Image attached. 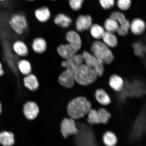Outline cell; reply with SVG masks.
Instances as JSON below:
<instances>
[{"label": "cell", "mask_w": 146, "mask_h": 146, "mask_svg": "<svg viewBox=\"0 0 146 146\" xmlns=\"http://www.w3.org/2000/svg\"><path fill=\"white\" fill-rule=\"evenodd\" d=\"M83 63L82 54L78 53L68 59L64 60L61 65L63 68L74 74L76 69Z\"/></svg>", "instance_id": "cell-7"}, {"label": "cell", "mask_w": 146, "mask_h": 146, "mask_svg": "<svg viewBox=\"0 0 146 146\" xmlns=\"http://www.w3.org/2000/svg\"><path fill=\"white\" fill-rule=\"evenodd\" d=\"M110 17L115 20L119 25L117 32L119 35L121 36L127 35L130 30V23L126 18L125 15L121 12L115 11L111 14Z\"/></svg>", "instance_id": "cell-6"}, {"label": "cell", "mask_w": 146, "mask_h": 146, "mask_svg": "<svg viewBox=\"0 0 146 146\" xmlns=\"http://www.w3.org/2000/svg\"><path fill=\"white\" fill-rule=\"evenodd\" d=\"M18 69L22 74L27 76L31 74L32 71V67L30 62L25 59H21L17 62Z\"/></svg>", "instance_id": "cell-23"}, {"label": "cell", "mask_w": 146, "mask_h": 146, "mask_svg": "<svg viewBox=\"0 0 146 146\" xmlns=\"http://www.w3.org/2000/svg\"><path fill=\"white\" fill-rule=\"evenodd\" d=\"M91 52L103 64H110L114 59V56L109 47L100 41H95L91 47Z\"/></svg>", "instance_id": "cell-2"}, {"label": "cell", "mask_w": 146, "mask_h": 146, "mask_svg": "<svg viewBox=\"0 0 146 146\" xmlns=\"http://www.w3.org/2000/svg\"><path fill=\"white\" fill-rule=\"evenodd\" d=\"M54 23L57 26L62 28L67 29L70 27L72 22V18L64 13L58 14L54 17Z\"/></svg>", "instance_id": "cell-18"}, {"label": "cell", "mask_w": 146, "mask_h": 146, "mask_svg": "<svg viewBox=\"0 0 146 146\" xmlns=\"http://www.w3.org/2000/svg\"><path fill=\"white\" fill-rule=\"evenodd\" d=\"M84 0H69V3L71 9L75 11H78L82 8Z\"/></svg>", "instance_id": "cell-30"}, {"label": "cell", "mask_w": 146, "mask_h": 146, "mask_svg": "<svg viewBox=\"0 0 146 146\" xmlns=\"http://www.w3.org/2000/svg\"><path fill=\"white\" fill-rule=\"evenodd\" d=\"M95 95L96 100L102 105H108L111 103V99L108 94L103 89H98Z\"/></svg>", "instance_id": "cell-21"}, {"label": "cell", "mask_w": 146, "mask_h": 146, "mask_svg": "<svg viewBox=\"0 0 146 146\" xmlns=\"http://www.w3.org/2000/svg\"><path fill=\"white\" fill-rule=\"evenodd\" d=\"M102 39L103 42L109 47L115 48L117 46V38L113 33L106 31Z\"/></svg>", "instance_id": "cell-20"}, {"label": "cell", "mask_w": 146, "mask_h": 146, "mask_svg": "<svg viewBox=\"0 0 146 146\" xmlns=\"http://www.w3.org/2000/svg\"></svg>", "instance_id": "cell-38"}, {"label": "cell", "mask_w": 146, "mask_h": 146, "mask_svg": "<svg viewBox=\"0 0 146 146\" xmlns=\"http://www.w3.org/2000/svg\"><path fill=\"white\" fill-rule=\"evenodd\" d=\"M92 105L84 97H78L69 102L67 107L69 116L73 119H79L86 115L91 110Z\"/></svg>", "instance_id": "cell-1"}, {"label": "cell", "mask_w": 146, "mask_h": 146, "mask_svg": "<svg viewBox=\"0 0 146 146\" xmlns=\"http://www.w3.org/2000/svg\"><path fill=\"white\" fill-rule=\"evenodd\" d=\"M98 77L96 73L84 63L76 69L74 74L75 81L83 86L94 83Z\"/></svg>", "instance_id": "cell-3"}, {"label": "cell", "mask_w": 146, "mask_h": 146, "mask_svg": "<svg viewBox=\"0 0 146 146\" xmlns=\"http://www.w3.org/2000/svg\"><path fill=\"white\" fill-rule=\"evenodd\" d=\"M8 22L12 30L19 35H22L24 33L28 27L26 17L21 14L13 15L9 19Z\"/></svg>", "instance_id": "cell-4"}, {"label": "cell", "mask_w": 146, "mask_h": 146, "mask_svg": "<svg viewBox=\"0 0 146 146\" xmlns=\"http://www.w3.org/2000/svg\"><path fill=\"white\" fill-rule=\"evenodd\" d=\"M104 25L106 31L114 34L117 32L119 28V25L117 22L111 17L106 20Z\"/></svg>", "instance_id": "cell-26"}, {"label": "cell", "mask_w": 146, "mask_h": 146, "mask_svg": "<svg viewBox=\"0 0 146 146\" xmlns=\"http://www.w3.org/2000/svg\"><path fill=\"white\" fill-rule=\"evenodd\" d=\"M51 1H56V0H51Z\"/></svg>", "instance_id": "cell-37"}, {"label": "cell", "mask_w": 146, "mask_h": 146, "mask_svg": "<svg viewBox=\"0 0 146 146\" xmlns=\"http://www.w3.org/2000/svg\"><path fill=\"white\" fill-rule=\"evenodd\" d=\"M100 123L106 124L111 117V114L106 110L102 108L98 111Z\"/></svg>", "instance_id": "cell-29"}, {"label": "cell", "mask_w": 146, "mask_h": 146, "mask_svg": "<svg viewBox=\"0 0 146 146\" xmlns=\"http://www.w3.org/2000/svg\"><path fill=\"white\" fill-rule=\"evenodd\" d=\"M39 111L38 106L34 102H27L24 106V113L27 119L29 120L36 118L39 114Z\"/></svg>", "instance_id": "cell-13"}, {"label": "cell", "mask_w": 146, "mask_h": 146, "mask_svg": "<svg viewBox=\"0 0 146 146\" xmlns=\"http://www.w3.org/2000/svg\"><path fill=\"white\" fill-rule=\"evenodd\" d=\"M79 50L70 44H62L58 46L56 52L59 56L64 60L68 59L78 53Z\"/></svg>", "instance_id": "cell-10"}, {"label": "cell", "mask_w": 146, "mask_h": 146, "mask_svg": "<svg viewBox=\"0 0 146 146\" xmlns=\"http://www.w3.org/2000/svg\"><path fill=\"white\" fill-rule=\"evenodd\" d=\"M92 25V19L89 15H80L76 19L75 25L76 30L82 33L89 30Z\"/></svg>", "instance_id": "cell-9"}, {"label": "cell", "mask_w": 146, "mask_h": 146, "mask_svg": "<svg viewBox=\"0 0 146 146\" xmlns=\"http://www.w3.org/2000/svg\"><path fill=\"white\" fill-rule=\"evenodd\" d=\"M102 8L107 10L113 8L115 4L114 0H100Z\"/></svg>", "instance_id": "cell-32"}, {"label": "cell", "mask_w": 146, "mask_h": 146, "mask_svg": "<svg viewBox=\"0 0 146 146\" xmlns=\"http://www.w3.org/2000/svg\"><path fill=\"white\" fill-rule=\"evenodd\" d=\"M35 16L37 21L41 23H45L49 21L51 17L50 11L48 7H43L35 11Z\"/></svg>", "instance_id": "cell-17"}, {"label": "cell", "mask_w": 146, "mask_h": 146, "mask_svg": "<svg viewBox=\"0 0 146 146\" xmlns=\"http://www.w3.org/2000/svg\"><path fill=\"white\" fill-rule=\"evenodd\" d=\"M5 1H6V0H0V1L3 2Z\"/></svg>", "instance_id": "cell-35"}, {"label": "cell", "mask_w": 146, "mask_h": 146, "mask_svg": "<svg viewBox=\"0 0 146 146\" xmlns=\"http://www.w3.org/2000/svg\"><path fill=\"white\" fill-rule=\"evenodd\" d=\"M27 1H35V0H27Z\"/></svg>", "instance_id": "cell-36"}, {"label": "cell", "mask_w": 146, "mask_h": 146, "mask_svg": "<svg viewBox=\"0 0 146 146\" xmlns=\"http://www.w3.org/2000/svg\"><path fill=\"white\" fill-rule=\"evenodd\" d=\"M109 85L113 89L116 91H120L123 90L124 82L123 79L119 76L113 74L110 78Z\"/></svg>", "instance_id": "cell-19"}, {"label": "cell", "mask_w": 146, "mask_h": 146, "mask_svg": "<svg viewBox=\"0 0 146 146\" xmlns=\"http://www.w3.org/2000/svg\"><path fill=\"white\" fill-rule=\"evenodd\" d=\"M31 47L35 53L42 54L46 51L47 44L44 38L39 36L34 38L33 40Z\"/></svg>", "instance_id": "cell-14"}, {"label": "cell", "mask_w": 146, "mask_h": 146, "mask_svg": "<svg viewBox=\"0 0 146 146\" xmlns=\"http://www.w3.org/2000/svg\"><path fill=\"white\" fill-rule=\"evenodd\" d=\"M61 130L65 138L72 135L77 134L78 132L74 120L72 118L64 119L61 123Z\"/></svg>", "instance_id": "cell-8"}, {"label": "cell", "mask_w": 146, "mask_h": 146, "mask_svg": "<svg viewBox=\"0 0 146 146\" xmlns=\"http://www.w3.org/2000/svg\"><path fill=\"white\" fill-rule=\"evenodd\" d=\"M84 62L94 71L98 76H102L104 72V64L100 62L92 53L84 51L82 53Z\"/></svg>", "instance_id": "cell-5"}, {"label": "cell", "mask_w": 146, "mask_h": 146, "mask_svg": "<svg viewBox=\"0 0 146 146\" xmlns=\"http://www.w3.org/2000/svg\"><path fill=\"white\" fill-rule=\"evenodd\" d=\"M131 4V0H117V5L120 10L126 11L130 8Z\"/></svg>", "instance_id": "cell-31"}, {"label": "cell", "mask_w": 146, "mask_h": 146, "mask_svg": "<svg viewBox=\"0 0 146 146\" xmlns=\"http://www.w3.org/2000/svg\"><path fill=\"white\" fill-rule=\"evenodd\" d=\"M24 82L25 87L32 91L35 90L39 87V83L36 76L30 74L24 78Z\"/></svg>", "instance_id": "cell-22"}, {"label": "cell", "mask_w": 146, "mask_h": 146, "mask_svg": "<svg viewBox=\"0 0 146 146\" xmlns=\"http://www.w3.org/2000/svg\"><path fill=\"white\" fill-rule=\"evenodd\" d=\"M129 29L135 35H141L145 30V23L143 20L139 18H135L130 23Z\"/></svg>", "instance_id": "cell-16"}, {"label": "cell", "mask_w": 146, "mask_h": 146, "mask_svg": "<svg viewBox=\"0 0 146 146\" xmlns=\"http://www.w3.org/2000/svg\"><path fill=\"white\" fill-rule=\"evenodd\" d=\"M103 141L106 145L113 146L116 145L117 139L115 135L113 133L107 131L103 135Z\"/></svg>", "instance_id": "cell-27"}, {"label": "cell", "mask_w": 146, "mask_h": 146, "mask_svg": "<svg viewBox=\"0 0 146 146\" xmlns=\"http://www.w3.org/2000/svg\"><path fill=\"white\" fill-rule=\"evenodd\" d=\"M12 49L16 55L22 57L28 55L29 50L28 47L24 42L21 40L15 41L12 45Z\"/></svg>", "instance_id": "cell-15"}, {"label": "cell", "mask_w": 146, "mask_h": 146, "mask_svg": "<svg viewBox=\"0 0 146 146\" xmlns=\"http://www.w3.org/2000/svg\"><path fill=\"white\" fill-rule=\"evenodd\" d=\"M89 30L92 37L98 40L102 39L106 32L104 28L96 24H92Z\"/></svg>", "instance_id": "cell-24"}, {"label": "cell", "mask_w": 146, "mask_h": 146, "mask_svg": "<svg viewBox=\"0 0 146 146\" xmlns=\"http://www.w3.org/2000/svg\"><path fill=\"white\" fill-rule=\"evenodd\" d=\"M74 74L66 69L60 74L58 81L60 84L67 88H71L74 86L75 83Z\"/></svg>", "instance_id": "cell-12"}, {"label": "cell", "mask_w": 146, "mask_h": 146, "mask_svg": "<svg viewBox=\"0 0 146 146\" xmlns=\"http://www.w3.org/2000/svg\"><path fill=\"white\" fill-rule=\"evenodd\" d=\"M87 114V120L88 123L90 125H93L100 124L98 111L91 109Z\"/></svg>", "instance_id": "cell-28"}, {"label": "cell", "mask_w": 146, "mask_h": 146, "mask_svg": "<svg viewBox=\"0 0 146 146\" xmlns=\"http://www.w3.org/2000/svg\"><path fill=\"white\" fill-rule=\"evenodd\" d=\"M15 143L14 135L11 133L3 132L0 133V143L5 146L13 145Z\"/></svg>", "instance_id": "cell-25"}, {"label": "cell", "mask_w": 146, "mask_h": 146, "mask_svg": "<svg viewBox=\"0 0 146 146\" xmlns=\"http://www.w3.org/2000/svg\"><path fill=\"white\" fill-rule=\"evenodd\" d=\"M1 103H0V114H1Z\"/></svg>", "instance_id": "cell-34"}, {"label": "cell", "mask_w": 146, "mask_h": 146, "mask_svg": "<svg viewBox=\"0 0 146 146\" xmlns=\"http://www.w3.org/2000/svg\"><path fill=\"white\" fill-rule=\"evenodd\" d=\"M65 39L67 43L70 44L79 51L81 50L82 46V38L77 31H68L65 34Z\"/></svg>", "instance_id": "cell-11"}, {"label": "cell", "mask_w": 146, "mask_h": 146, "mask_svg": "<svg viewBox=\"0 0 146 146\" xmlns=\"http://www.w3.org/2000/svg\"><path fill=\"white\" fill-rule=\"evenodd\" d=\"M4 74V70L3 68V65L0 62V76H3Z\"/></svg>", "instance_id": "cell-33"}]
</instances>
